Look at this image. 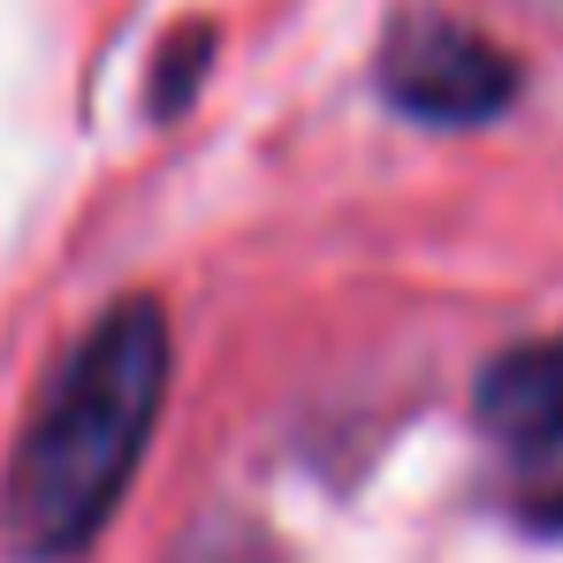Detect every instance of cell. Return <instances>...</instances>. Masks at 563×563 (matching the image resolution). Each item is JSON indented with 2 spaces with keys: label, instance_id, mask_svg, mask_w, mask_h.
<instances>
[{
  "label": "cell",
  "instance_id": "6da1fadb",
  "mask_svg": "<svg viewBox=\"0 0 563 563\" xmlns=\"http://www.w3.org/2000/svg\"><path fill=\"white\" fill-rule=\"evenodd\" d=\"M168 396V320L153 297L107 305L38 388L0 472V549L15 563H77L122 510Z\"/></svg>",
  "mask_w": 563,
  "mask_h": 563
},
{
  "label": "cell",
  "instance_id": "7a4b0ae2",
  "mask_svg": "<svg viewBox=\"0 0 563 563\" xmlns=\"http://www.w3.org/2000/svg\"><path fill=\"white\" fill-rule=\"evenodd\" d=\"M479 434L518 518L563 526V335L518 343L479 374Z\"/></svg>",
  "mask_w": 563,
  "mask_h": 563
},
{
  "label": "cell",
  "instance_id": "3957f363",
  "mask_svg": "<svg viewBox=\"0 0 563 563\" xmlns=\"http://www.w3.org/2000/svg\"><path fill=\"white\" fill-rule=\"evenodd\" d=\"M380 85H388V99L404 114H419V122H479V114H495L510 99L518 69L479 31L450 23V15H419V23H404L388 38Z\"/></svg>",
  "mask_w": 563,
  "mask_h": 563
}]
</instances>
